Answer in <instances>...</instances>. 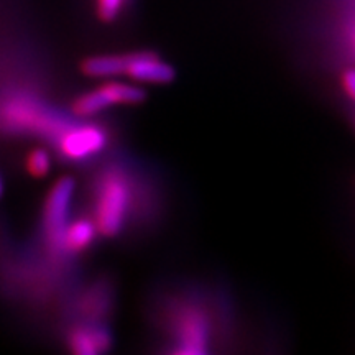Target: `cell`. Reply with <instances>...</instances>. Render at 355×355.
Here are the masks:
<instances>
[{
  "label": "cell",
  "instance_id": "obj_7",
  "mask_svg": "<svg viewBox=\"0 0 355 355\" xmlns=\"http://www.w3.org/2000/svg\"><path fill=\"white\" fill-rule=\"evenodd\" d=\"M125 69V55L91 56L83 61L81 71L89 78H117L123 76Z\"/></svg>",
  "mask_w": 355,
  "mask_h": 355
},
{
  "label": "cell",
  "instance_id": "obj_11",
  "mask_svg": "<svg viewBox=\"0 0 355 355\" xmlns=\"http://www.w3.org/2000/svg\"><path fill=\"white\" fill-rule=\"evenodd\" d=\"M26 168H28V173L35 178H43L48 175L51 168V158L48 152H44L42 148L33 150L30 152L28 158H26Z\"/></svg>",
  "mask_w": 355,
  "mask_h": 355
},
{
  "label": "cell",
  "instance_id": "obj_14",
  "mask_svg": "<svg viewBox=\"0 0 355 355\" xmlns=\"http://www.w3.org/2000/svg\"><path fill=\"white\" fill-rule=\"evenodd\" d=\"M350 46H352V51H354V55H355V25H354L352 33H350Z\"/></svg>",
  "mask_w": 355,
  "mask_h": 355
},
{
  "label": "cell",
  "instance_id": "obj_8",
  "mask_svg": "<svg viewBox=\"0 0 355 355\" xmlns=\"http://www.w3.org/2000/svg\"><path fill=\"white\" fill-rule=\"evenodd\" d=\"M102 96H104L107 105L114 104H125V105H135L140 104L146 99L145 91L140 86L135 84H127V83H119V81H107L102 84L99 87Z\"/></svg>",
  "mask_w": 355,
  "mask_h": 355
},
{
  "label": "cell",
  "instance_id": "obj_13",
  "mask_svg": "<svg viewBox=\"0 0 355 355\" xmlns=\"http://www.w3.org/2000/svg\"><path fill=\"white\" fill-rule=\"evenodd\" d=\"M340 84H343L345 96L352 102H355V68H349L344 71L343 78H340Z\"/></svg>",
  "mask_w": 355,
  "mask_h": 355
},
{
  "label": "cell",
  "instance_id": "obj_2",
  "mask_svg": "<svg viewBox=\"0 0 355 355\" xmlns=\"http://www.w3.org/2000/svg\"><path fill=\"white\" fill-rule=\"evenodd\" d=\"M173 329H175L176 354L202 355L209 352L211 321L201 306H181L176 313Z\"/></svg>",
  "mask_w": 355,
  "mask_h": 355
},
{
  "label": "cell",
  "instance_id": "obj_10",
  "mask_svg": "<svg viewBox=\"0 0 355 355\" xmlns=\"http://www.w3.org/2000/svg\"><path fill=\"white\" fill-rule=\"evenodd\" d=\"M107 107V102H105L104 96H102L101 89L97 87L94 91L87 92V94L79 96L73 102V114L78 115V117H92V115L99 114Z\"/></svg>",
  "mask_w": 355,
  "mask_h": 355
},
{
  "label": "cell",
  "instance_id": "obj_12",
  "mask_svg": "<svg viewBox=\"0 0 355 355\" xmlns=\"http://www.w3.org/2000/svg\"><path fill=\"white\" fill-rule=\"evenodd\" d=\"M127 0H97V15L102 21H114L121 15Z\"/></svg>",
  "mask_w": 355,
  "mask_h": 355
},
{
  "label": "cell",
  "instance_id": "obj_15",
  "mask_svg": "<svg viewBox=\"0 0 355 355\" xmlns=\"http://www.w3.org/2000/svg\"><path fill=\"white\" fill-rule=\"evenodd\" d=\"M2 194H3V181L2 178H0V198H2Z\"/></svg>",
  "mask_w": 355,
  "mask_h": 355
},
{
  "label": "cell",
  "instance_id": "obj_5",
  "mask_svg": "<svg viewBox=\"0 0 355 355\" xmlns=\"http://www.w3.org/2000/svg\"><path fill=\"white\" fill-rule=\"evenodd\" d=\"M123 76L137 83L146 84H170L175 79V68L155 53L140 51L125 55Z\"/></svg>",
  "mask_w": 355,
  "mask_h": 355
},
{
  "label": "cell",
  "instance_id": "obj_1",
  "mask_svg": "<svg viewBox=\"0 0 355 355\" xmlns=\"http://www.w3.org/2000/svg\"><path fill=\"white\" fill-rule=\"evenodd\" d=\"M132 193L127 176L121 171H109L102 181L96 202V225L105 237H114L125 224Z\"/></svg>",
  "mask_w": 355,
  "mask_h": 355
},
{
  "label": "cell",
  "instance_id": "obj_9",
  "mask_svg": "<svg viewBox=\"0 0 355 355\" xmlns=\"http://www.w3.org/2000/svg\"><path fill=\"white\" fill-rule=\"evenodd\" d=\"M97 230L96 222L87 219H79L69 224L64 230L63 250L69 252H83L94 242Z\"/></svg>",
  "mask_w": 355,
  "mask_h": 355
},
{
  "label": "cell",
  "instance_id": "obj_4",
  "mask_svg": "<svg viewBox=\"0 0 355 355\" xmlns=\"http://www.w3.org/2000/svg\"><path fill=\"white\" fill-rule=\"evenodd\" d=\"M107 145V135L96 125L73 127L61 132L58 146L60 152L69 159H84L99 153Z\"/></svg>",
  "mask_w": 355,
  "mask_h": 355
},
{
  "label": "cell",
  "instance_id": "obj_3",
  "mask_svg": "<svg viewBox=\"0 0 355 355\" xmlns=\"http://www.w3.org/2000/svg\"><path fill=\"white\" fill-rule=\"evenodd\" d=\"M74 194V180L73 178H61L53 186L48 194L46 204H44V234H46L48 243L53 250H63L64 230L68 227L69 206Z\"/></svg>",
  "mask_w": 355,
  "mask_h": 355
},
{
  "label": "cell",
  "instance_id": "obj_6",
  "mask_svg": "<svg viewBox=\"0 0 355 355\" xmlns=\"http://www.w3.org/2000/svg\"><path fill=\"white\" fill-rule=\"evenodd\" d=\"M69 349L78 355H97L112 345V337L104 327H78L68 336Z\"/></svg>",
  "mask_w": 355,
  "mask_h": 355
}]
</instances>
